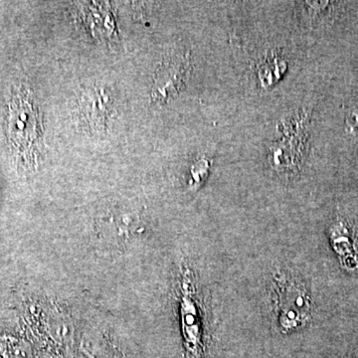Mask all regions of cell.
<instances>
[{
	"label": "cell",
	"instance_id": "obj_5",
	"mask_svg": "<svg viewBox=\"0 0 358 358\" xmlns=\"http://www.w3.org/2000/svg\"><path fill=\"white\" fill-rule=\"evenodd\" d=\"M102 222V233L108 239L112 241H126L129 237V232L131 228L136 227V220L134 216L128 213L110 214L101 219Z\"/></svg>",
	"mask_w": 358,
	"mask_h": 358
},
{
	"label": "cell",
	"instance_id": "obj_4",
	"mask_svg": "<svg viewBox=\"0 0 358 358\" xmlns=\"http://www.w3.org/2000/svg\"><path fill=\"white\" fill-rule=\"evenodd\" d=\"M80 115L90 128L105 129L113 113L112 95L102 86L85 89L80 98Z\"/></svg>",
	"mask_w": 358,
	"mask_h": 358
},
{
	"label": "cell",
	"instance_id": "obj_2",
	"mask_svg": "<svg viewBox=\"0 0 358 358\" xmlns=\"http://www.w3.org/2000/svg\"><path fill=\"white\" fill-rule=\"evenodd\" d=\"M273 293L281 329L289 331L305 326L310 315V296L305 287L292 278L278 275L273 282Z\"/></svg>",
	"mask_w": 358,
	"mask_h": 358
},
{
	"label": "cell",
	"instance_id": "obj_6",
	"mask_svg": "<svg viewBox=\"0 0 358 358\" xmlns=\"http://www.w3.org/2000/svg\"><path fill=\"white\" fill-rule=\"evenodd\" d=\"M346 128L348 133L358 138V110H353L346 117Z\"/></svg>",
	"mask_w": 358,
	"mask_h": 358
},
{
	"label": "cell",
	"instance_id": "obj_3",
	"mask_svg": "<svg viewBox=\"0 0 358 358\" xmlns=\"http://www.w3.org/2000/svg\"><path fill=\"white\" fill-rule=\"evenodd\" d=\"M189 70V59L176 56L164 61L157 70L152 90V96L159 103H169L178 95Z\"/></svg>",
	"mask_w": 358,
	"mask_h": 358
},
{
	"label": "cell",
	"instance_id": "obj_1",
	"mask_svg": "<svg viewBox=\"0 0 358 358\" xmlns=\"http://www.w3.org/2000/svg\"><path fill=\"white\" fill-rule=\"evenodd\" d=\"M42 129L38 109L31 94L20 89L9 103L8 138L14 154L25 164H32L38 154Z\"/></svg>",
	"mask_w": 358,
	"mask_h": 358
}]
</instances>
